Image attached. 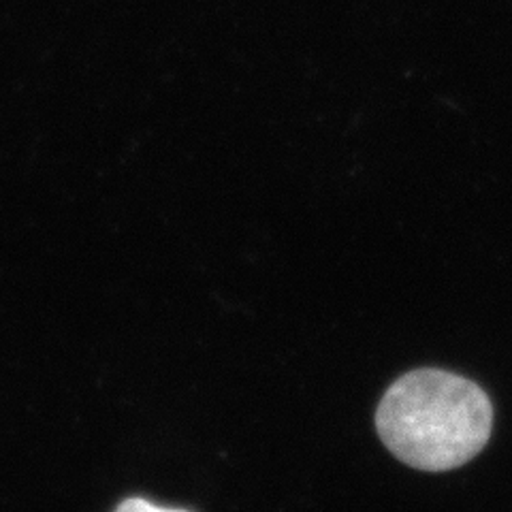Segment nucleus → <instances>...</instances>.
I'll use <instances>...</instances> for the list:
<instances>
[{
	"instance_id": "obj_1",
	"label": "nucleus",
	"mask_w": 512,
	"mask_h": 512,
	"mask_svg": "<svg viewBox=\"0 0 512 512\" xmlns=\"http://www.w3.org/2000/svg\"><path fill=\"white\" fill-rule=\"evenodd\" d=\"M384 446L406 466L446 472L466 466L491 438L493 406L472 380L416 370L384 393L376 410Z\"/></svg>"
},
{
	"instance_id": "obj_2",
	"label": "nucleus",
	"mask_w": 512,
	"mask_h": 512,
	"mask_svg": "<svg viewBox=\"0 0 512 512\" xmlns=\"http://www.w3.org/2000/svg\"><path fill=\"white\" fill-rule=\"evenodd\" d=\"M116 512H190V510H182V508H165V506H158L152 504L143 498H128L124 500Z\"/></svg>"
}]
</instances>
